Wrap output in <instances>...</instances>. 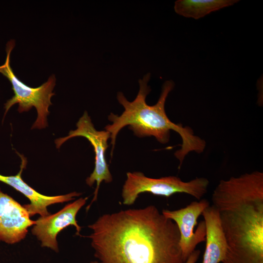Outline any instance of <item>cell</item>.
<instances>
[{
    "label": "cell",
    "mask_w": 263,
    "mask_h": 263,
    "mask_svg": "<svg viewBox=\"0 0 263 263\" xmlns=\"http://www.w3.org/2000/svg\"><path fill=\"white\" fill-rule=\"evenodd\" d=\"M15 45V41L13 39L7 43L6 59L0 66V73L10 82L14 94L4 104V116L16 104H19L18 111L20 113L28 112L34 107L37 112V117L32 129L45 128L48 125L47 117L49 114V108L52 105L51 99L55 94L53 91L56 85V77L54 75H51L45 82L36 88L29 87L19 80L10 65V56Z\"/></svg>",
    "instance_id": "cell-4"
},
{
    "label": "cell",
    "mask_w": 263,
    "mask_h": 263,
    "mask_svg": "<svg viewBox=\"0 0 263 263\" xmlns=\"http://www.w3.org/2000/svg\"><path fill=\"white\" fill-rule=\"evenodd\" d=\"M209 183L205 177L185 182L174 176L152 178L141 172H128L122 190V203L132 205L139 195L144 192L168 198L177 193H184L200 200L207 192Z\"/></svg>",
    "instance_id": "cell-5"
},
{
    "label": "cell",
    "mask_w": 263,
    "mask_h": 263,
    "mask_svg": "<svg viewBox=\"0 0 263 263\" xmlns=\"http://www.w3.org/2000/svg\"><path fill=\"white\" fill-rule=\"evenodd\" d=\"M150 77V75L148 73L139 80V91L132 101H128L122 93H117V100L123 106L124 111L120 115L111 113L108 120L112 123L105 128L111 134V157L117 135L126 126H129V129L135 135L139 137L152 136L161 144L169 142L170 131L173 130L180 135L182 141L181 149L174 153L180 162L178 167L180 169L185 156L189 152H203L206 142L194 135L191 128L183 127L182 124H175L168 118L165 105L169 93L174 87V83L172 80H167L163 84L160 97L155 105L150 106L147 104L146 97L151 91L148 85Z\"/></svg>",
    "instance_id": "cell-3"
},
{
    "label": "cell",
    "mask_w": 263,
    "mask_h": 263,
    "mask_svg": "<svg viewBox=\"0 0 263 263\" xmlns=\"http://www.w3.org/2000/svg\"><path fill=\"white\" fill-rule=\"evenodd\" d=\"M35 224L23 206L0 190V241L8 244L20 242Z\"/></svg>",
    "instance_id": "cell-9"
},
{
    "label": "cell",
    "mask_w": 263,
    "mask_h": 263,
    "mask_svg": "<svg viewBox=\"0 0 263 263\" xmlns=\"http://www.w3.org/2000/svg\"><path fill=\"white\" fill-rule=\"evenodd\" d=\"M76 126V129L71 131L67 136L56 139L55 144L56 148L58 149L68 140L75 137L81 136L86 138L94 148L95 153L94 168L93 172L86 179V183L89 187H92L95 183L96 185L94 197L86 207L88 211L92 204L97 199L98 190L102 182L109 183L113 181V176L105 157L108 147V141L110 138L111 134L106 130L97 131L86 111L79 118Z\"/></svg>",
    "instance_id": "cell-6"
},
{
    "label": "cell",
    "mask_w": 263,
    "mask_h": 263,
    "mask_svg": "<svg viewBox=\"0 0 263 263\" xmlns=\"http://www.w3.org/2000/svg\"><path fill=\"white\" fill-rule=\"evenodd\" d=\"M18 153L21 161L19 172L15 175L5 176L0 174V182L12 187L29 199L30 204L23 206L30 217L36 214H39L41 217L47 216L51 214L48 211V206L71 201L81 195V193L75 191L56 196H47L39 193L23 180L21 175L26 167L27 160L23 155Z\"/></svg>",
    "instance_id": "cell-10"
},
{
    "label": "cell",
    "mask_w": 263,
    "mask_h": 263,
    "mask_svg": "<svg viewBox=\"0 0 263 263\" xmlns=\"http://www.w3.org/2000/svg\"><path fill=\"white\" fill-rule=\"evenodd\" d=\"M201 251L200 250H195L191 254L188 256L185 263H196L198 261Z\"/></svg>",
    "instance_id": "cell-13"
},
{
    "label": "cell",
    "mask_w": 263,
    "mask_h": 263,
    "mask_svg": "<svg viewBox=\"0 0 263 263\" xmlns=\"http://www.w3.org/2000/svg\"><path fill=\"white\" fill-rule=\"evenodd\" d=\"M238 1V0H178L175 2L174 8L179 15L198 19Z\"/></svg>",
    "instance_id": "cell-12"
},
{
    "label": "cell",
    "mask_w": 263,
    "mask_h": 263,
    "mask_svg": "<svg viewBox=\"0 0 263 263\" xmlns=\"http://www.w3.org/2000/svg\"><path fill=\"white\" fill-rule=\"evenodd\" d=\"M210 205L203 199L193 201L186 207L174 210L163 209L161 213L176 225L180 233L179 245L184 261L195 250L200 243L205 242L206 228L204 221H201L197 228V219L204 210Z\"/></svg>",
    "instance_id": "cell-7"
},
{
    "label": "cell",
    "mask_w": 263,
    "mask_h": 263,
    "mask_svg": "<svg viewBox=\"0 0 263 263\" xmlns=\"http://www.w3.org/2000/svg\"><path fill=\"white\" fill-rule=\"evenodd\" d=\"M101 263H185L175 223L153 205L104 214L88 225Z\"/></svg>",
    "instance_id": "cell-1"
},
{
    "label": "cell",
    "mask_w": 263,
    "mask_h": 263,
    "mask_svg": "<svg viewBox=\"0 0 263 263\" xmlns=\"http://www.w3.org/2000/svg\"><path fill=\"white\" fill-rule=\"evenodd\" d=\"M212 202L226 244L222 263H263V172L221 180Z\"/></svg>",
    "instance_id": "cell-2"
},
{
    "label": "cell",
    "mask_w": 263,
    "mask_h": 263,
    "mask_svg": "<svg viewBox=\"0 0 263 263\" xmlns=\"http://www.w3.org/2000/svg\"><path fill=\"white\" fill-rule=\"evenodd\" d=\"M90 263H95V261H94V262H91Z\"/></svg>",
    "instance_id": "cell-15"
},
{
    "label": "cell",
    "mask_w": 263,
    "mask_h": 263,
    "mask_svg": "<svg viewBox=\"0 0 263 263\" xmlns=\"http://www.w3.org/2000/svg\"><path fill=\"white\" fill-rule=\"evenodd\" d=\"M95 263H101L100 262H98L97 261H95Z\"/></svg>",
    "instance_id": "cell-14"
},
{
    "label": "cell",
    "mask_w": 263,
    "mask_h": 263,
    "mask_svg": "<svg viewBox=\"0 0 263 263\" xmlns=\"http://www.w3.org/2000/svg\"><path fill=\"white\" fill-rule=\"evenodd\" d=\"M87 200V197L78 198L68 204L56 213L40 216L35 221L31 232L41 242L42 247L49 248L58 252L57 235L70 225L75 226L76 235L81 236V227L77 224L76 216Z\"/></svg>",
    "instance_id": "cell-8"
},
{
    "label": "cell",
    "mask_w": 263,
    "mask_h": 263,
    "mask_svg": "<svg viewBox=\"0 0 263 263\" xmlns=\"http://www.w3.org/2000/svg\"><path fill=\"white\" fill-rule=\"evenodd\" d=\"M201 215L206 228V247L202 263H222L226 252V244L218 211L213 205H209Z\"/></svg>",
    "instance_id": "cell-11"
}]
</instances>
